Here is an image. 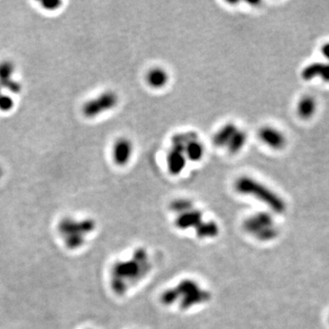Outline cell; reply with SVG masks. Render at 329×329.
I'll return each mask as SVG.
<instances>
[{
    "label": "cell",
    "mask_w": 329,
    "mask_h": 329,
    "mask_svg": "<svg viewBox=\"0 0 329 329\" xmlns=\"http://www.w3.org/2000/svg\"><path fill=\"white\" fill-rule=\"evenodd\" d=\"M1 176H2V169H1V167H0V177H1Z\"/></svg>",
    "instance_id": "44dd1931"
},
{
    "label": "cell",
    "mask_w": 329,
    "mask_h": 329,
    "mask_svg": "<svg viewBox=\"0 0 329 329\" xmlns=\"http://www.w3.org/2000/svg\"><path fill=\"white\" fill-rule=\"evenodd\" d=\"M259 137L266 145L275 150L284 148L286 144V138L284 134L274 127H262L259 132Z\"/></svg>",
    "instance_id": "8992f818"
},
{
    "label": "cell",
    "mask_w": 329,
    "mask_h": 329,
    "mask_svg": "<svg viewBox=\"0 0 329 329\" xmlns=\"http://www.w3.org/2000/svg\"><path fill=\"white\" fill-rule=\"evenodd\" d=\"M204 152H205L204 145L198 140L190 142V144H187L184 148L186 158L194 162L199 161L203 158Z\"/></svg>",
    "instance_id": "9a60e30c"
},
{
    "label": "cell",
    "mask_w": 329,
    "mask_h": 329,
    "mask_svg": "<svg viewBox=\"0 0 329 329\" xmlns=\"http://www.w3.org/2000/svg\"><path fill=\"white\" fill-rule=\"evenodd\" d=\"M41 5L47 10H56L61 7L62 2L58 0H46V1H42Z\"/></svg>",
    "instance_id": "d6986e66"
},
{
    "label": "cell",
    "mask_w": 329,
    "mask_h": 329,
    "mask_svg": "<svg viewBox=\"0 0 329 329\" xmlns=\"http://www.w3.org/2000/svg\"><path fill=\"white\" fill-rule=\"evenodd\" d=\"M247 232L258 239H273L276 235V230L272 221V217L267 213H258L250 217L244 223Z\"/></svg>",
    "instance_id": "277c9868"
},
{
    "label": "cell",
    "mask_w": 329,
    "mask_h": 329,
    "mask_svg": "<svg viewBox=\"0 0 329 329\" xmlns=\"http://www.w3.org/2000/svg\"><path fill=\"white\" fill-rule=\"evenodd\" d=\"M2 95H3V94H2V93H1V91H0V98L2 97Z\"/></svg>",
    "instance_id": "7402d4cb"
},
{
    "label": "cell",
    "mask_w": 329,
    "mask_h": 329,
    "mask_svg": "<svg viewBox=\"0 0 329 329\" xmlns=\"http://www.w3.org/2000/svg\"><path fill=\"white\" fill-rule=\"evenodd\" d=\"M201 223H202L201 212L193 208L181 212L176 220V225L178 228L184 230L188 228H196L197 230Z\"/></svg>",
    "instance_id": "30bf717a"
},
{
    "label": "cell",
    "mask_w": 329,
    "mask_h": 329,
    "mask_svg": "<svg viewBox=\"0 0 329 329\" xmlns=\"http://www.w3.org/2000/svg\"><path fill=\"white\" fill-rule=\"evenodd\" d=\"M187 163L184 149L172 146L167 156V164L168 171L172 175H180L184 170Z\"/></svg>",
    "instance_id": "52a82bcc"
},
{
    "label": "cell",
    "mask_w": 329,
    "mask_h": 329,
    "mask_svg": "<svg viewBox=\"0 0 329 329\" xmlns=\"http://www.w3.org/2000/svg\"><path fill=\"white\" fill-rule=\"evenodd\" d=\"M198 140V134L193 131L187 132L176 134L172 137L173 146H177L181 148H185L186 145L190 144V142Z\"/></svg>",
    "instance_id": "e0dca14e"
},
{
    "label": "cell",
    "mask_w": 329,
    "mask_h": 329,
    "mask_svg": "<svg viewBox=\"0 0 329 329\" xmlns=\"http://www.w3.org/2000/svg\"><path fill=\"white\" fill-rule=\"evenodd\" d=\"M149 270L147 253L140 249L134 257L127 262H118L113 268V285L117 293L125 292L128 284L138 282Z\"/></svg>",
    "instance_id": "6da1fadb"
},
{
    "label": "cell",
    "mask_w": 329,
    "mask_h": 329,
    "mask_svg": "<svg viewBox=\"0 0 329 329\" xmlns=\"http://www.w3.org/2000/svg\"><path fill=\"white\" fill-rule=\"evenodd\" d=\"M321 51H322V54L324 55L326 59H329V42H326L325 44L322 46Z\"/></svg>",
    "instance_id": "ffe728a7"
},
{
    "label": "cell",
    "mask_w": 329,
    "mask_h": 329,
    "mask_svg": "<svg viewBox=\"0 0 329 329\" xmlns=\"http://www.w3.org/2000/svg\"><path fill=\"white\" fill-rule=\"evenodd\" d=\"M14 69L13 64L9 61L0 63V86L11 93L18 94L21 90V87L18 81L12 79Z\"/></svg>",
    "instance_id": "ba28073f"
},
{
    "label": "cell",
    "mask_w": 329,
    "mask_h": 329,
    "mask_svg": "<svg viewBox=\"0 0 329 329\" xmlns=\"http://www.w3.org/2000/svg\"><path fill=\"white\" fill-rule=\"evenodd\" d=\"M302 77L306 81H310L315 77H320L323 81L329 82V64L314 63L309 64L303 70Z\"/></svg>",
    "instance_id": "8fae6325"
},
{
    "label": "cell",
    "mask_w": 329,
    "mask_h": 329,
    "mask_svg": "<svg viewBox=\"0 0 329 329\" xmlns=\"http://www.w3.org/2000/svg\"><path fill=\"white\" fill-rule=\"evenodd\" d=\"M237 130H238L237 127H235V125L233 124H231V123L226 124L225 126L221 127V129L217 132L214 135L213 143L219 147L227 145Z\"/></svg>",
    "instance_id": "7c38bea8"
},
{
    "label": "cell",
    "mask_w": 329,
    "mask_h": 329,
    "mask_svg": "<svg viewBox=\"0 0 329 329\" xmlns=\"http://www.w3.org/2000/svg\"><path fill=\"white\" fill-rule=\"evenodd\" d=\"M235 188L242 194L250 195L257 198L258 200L266 204L274 212L282 213L285 210L284 200L278 195L275 194L273 190L253 178L248 176L240 177L235 183Z\"/></svg>",
    "instance_id": "7a4b0ae2"
},
{
    "label": "cell",
    "mask_w": 329,
    "mask_h": 329,
    "mask_svg": "<svg viewBox=\"0 0 329 329\" xmlns=\"http://www.w3.org/2000/svg\"><path fill=\"white\" fill-rule=\"evenodd\" d=\"M118 103L117 95L113 92H105L97 98L87 102L83 106V113L87 117H95L100 113L113 109Z\"/></svg>",
    "instance_id": "5b68a950"
},
{
    "label": "cell",
    "mask_w": 329,
    "mask_h": 329,
    "mask_svg": "<svg viewBox=\"0 0 329 329\" xmlns=\"http://www.w3.org/2000/svg\"><path fill=\"white\" fill-rule=\"evenodd\" d=\"M316 104L311 96H305L297 104L298 115L303 119H309L316 112Z\"/></svg>",
    "instance_id": "5bb4252c"
},
{
    "label": "cell",
    "mask_w": 329,
    "mask_h": 329,
    "mask_svg": "<svg viewBox=\"0 0 329 329\" xmlns=\"http://www.w3.org/2000/svg\"><path fill=\"white\" fill-rule=\"evenodd\" d=\"M247 140V135L243 130H237L234 135L231 137L230 142L227 144L229 152L231 154H236L244 147V144Z\"/></svg>",
    "instance_id": "2e32d148"
},
{
    "label": "cell",
    "mask_w": 329,
    "mask_h": 329,
    "mask_svg": "<svg viewBox=\"0 0 329 329\" xmlns=\"http://www.w3.org/2000/svg\"><path fill=\"white\" fill-rule=\"evenodd\" d=\"M146 79L149 85L156 89H159L167 84L168 74L162 68H154L149 71Z\"/></svg>",
    "instance_id": "4fadbf2b"
},
{
    "label": "cell",
    "mask_w": 329,
    "mask_h": 329,
    "mask_svg": "<svg viewBox=\"0 0 329 329\" xmlns=\"http://www.w3.org/2000/svg\"><path fill=\"white\" fill-rule=\"evenodd\" d=\"M192 207H193L192 202L189 199H177L171 204L172 211L177 213L189 211L190 208H192Z\"/></svg>",
    "instance_id": "ac0fdd59"
},
{
    "label": "cell",
    "mask_w": 329,
    "mask_h": 329,
    "mask_svg": "<svg viewBox=\"0 0 329 329\" xmlns=\"http://www.w3.org/2000/svg\"><path fill=\"white\" fill-rule=\"evenodd\" d=\"M181 298V307L187 309L195 305L205 302L208 298V294L193 281L186 280L181 282L175 288L167 290L163 293L162 302L171 305L173 303L177 302Z\"/></svg>",
    "instance_id": "3957f363"
},
{
    "label": "cell",
    "mask_w": 329,
    "mask_h": 329,
    "mask_svg": "<svg viewBox=\"0 0 329 329\" xmlns=\"http://www.w3.org/2000/svg\"><path fill=\"white\" fill-rule=\"evenodd\" d=\"M133 153V144L127 138L118 139L113 145V158L118 166H125L129 162Z\"/></svg>",
    "instance_id": "9c48e42d"
}]
</instances>
